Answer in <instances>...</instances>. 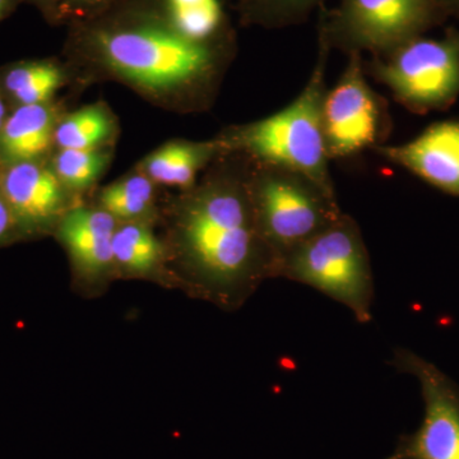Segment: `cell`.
I'll list each match as a JSON object with an SVG mask.
<instances>
[{
	"mask_svg": "<svg viewBox=\"0 0 459 459\" xmlns=\"http://www.w3.org/2000/svg\"><path fill=\"white\" fill-rule=\"evenodd\" d=\"M183 261L193 285L225 307H238L277 262L263 240L249 179L217 178L184 204L178 221Z\"/></svg>",
	"mask_w": 459,
	"mask_h": 459,
	"instance_id": "cell-1",
	"label": "cell"
},
{
	"mask_svg": "<svg viewBox=\"0 0 459 459\" xmlns=\"http://www.w3.org/2000/svg\"><path fill=\"white\" fill-rule=\"evenodd\" d=\"M331 50L327 41L318 35V56L303 92L276 114L238 129L228 143L246 151L256 162L301 172L323 188L336 193L329 174L331 160L322 122Z\"/></svg>",
	"mask_w": 459,
	"mask_h": 459,
	"instance_id": "cell-2",
	"label": "cell"
},
{
	"mask_svg": "<svg viewBox=\"0 0 459 459\" xmlns=\"http://www.w3.org/2000/svg\"><path fill=\"white\" fill-rule=\"evenodd\" d=\"M277 277L319 290L349 307L360 323L371 320L373 272L358 222L342 213L290 253L281 262Z\"/></svg>",
	"mask_w": 459,
	"mask_h": 459,
	"instance_id": "cell-3",
	"label": "cell"
},
{
	"mask_svg": "<svg viewBox=\"0 0 459 459\" xmlns=\"http://www.w3.org/2000/svg\"><path fill=\"white\" fill-rule=\"evenodd\" d=\"M249 178L250 195L263 240L281 262L342 214L336 193L301 172L262 164Z\"/></svg>",
	"mask_w": 459,
	"mask_h": 459,
	"instance_id": "cell-4",
	"label": "cell"
},
{
	"mask_svg": "<svg viewBox=\"0 0 459 459\" xmlns=\"http://www.w3.org/2000/svg\"><path fill=\"white\" fill-rule=\"evenodd\" d=\"M318 35L331 49L373 56L420 38L449 16L440 0H340L320 8Z\"/></svg>",
	"mask_w": 459,
	"mask_h": 459,
	"instance_id": "cell-5",
	"label": "cell"
},
{
	"mask_svg": "<svg viewBox=\"0 0 459 459\" xmlns=\"http://www.w3.org/2000/svg\"><path fill=\"white\" fill-rule=\"evenodd\" d=\"M369 74L412 113L451 107L459 96V31L446 30L442 39L420 36L373 56Z\"/></svg>",
	"mask_w": 459,
	"mask_h": 459,
	"instance_id": "cell-6",
	"label": "cell"
},
{
	"mask_svg": "<svg viewBox=\"0 0 459 459\" xmlns=\"http://www.w3.org/2000/svg\"><path fill=\"white\" fill-rule=\"evenodd\" d=\"M100 45L108 66L143 89H179L213 71L212 49L178 32L126 30L102 35Z\"/></svg>",
	"mask_w": 459,
	"mask_h": 459,
	"instance_id": "cell-7",
	"label": "cell"
},
{
	"mask_svg": "<svg viewBox=\"0 0 459 459\" xmlns=\"http://www.w3.org/2000/svg\"><path fill=\"white\" fill-rule=\"evenodd\" d=\"M322 122L329 160L385 144L392 124L388 104L368 83L361 53L349 54L340 80L325 92Z\"/></svg>",
	"mask_w": 459,
	"mask_h": 459,
	"instance_id": "cell-8",
	"label": "cell"
},
{
	"mask_svg": "<svg viewBox=\"0 0 459 459\" xmlns=\"http://www.w3.org/2000/svg\"><path fill=\"white\" fill-rule=\"evenodd\" d=\"M391 364L418 377L425 416L419 430L402 437L386 459H459L458 386L433 364L409 350H395Z\"/></svg>",
	"mask_w": 459,
	"mask_h": 459,
	"instance_id": "cell-9",
	"label": "cell"
},
{
	"mask_svg": "<svg viewBox=\"0 0 459 459\" xmlns=\"http://www.w3.org/2000/svg\"><path fill=\"white\" fill-rule=\"evenodd\" d=\"M373 151L435 188L459 195V120L433 124L415 140L397 146L382 144Z\"/></svg>",
	"mask_w": 459,
	"mask_h": 459,
	"instance_id": "cell-10",
	"label": "cell"
},
{
	"mask_svg": "<svg viewBox=\"0 0 459 459\" xmlns=\"http://www.w3.org/2000/svg\"><path fill=\"white\" fill-rule=\"evenodd\" d=\"M117 220L99 208H75L63 217L59 237L83 276L98 279L114 265Z\"/></svg>",
	"mask_w": 459,
	"mask_h": 459,
	"instance_id": "cell-11",
	"label": "cell"
},
{
	"mask_svg": "<svg viewBox=\"0 0 459 459\" xmlns=\"http://www.w3.org/2000/svg\"><path fill=\"white\" fill-rule=\"evenodd\" d=\"M3 193L11 212L27 222L47 221L65 204L56 174L30 161L18 162L5 172Z\"/></svg>",
	"mask_w": 459,
	"mask_h": 459,
	"instance_id": "cell-12",
	"label": "cell"
},
{
	"mask_svg": "<svg viewBox=\"0 0 459 459\" xmlns=\"http://www.w3.org/2000/svg\"><path fill=\"white\" fill-rule=\"evenodd\" d=\"M53 115L44 104L22 105L5 120L0 131L3 152L17 162L42 155L54 140Z\"/></svg>",
	"mask_w": 459,
	"mask_h": 459,
	"instance_id": "cell-13",
	"label": "cell"
},
{
	"mask_svg": "<svg viewBox=\"0 0 459 459\" xmlns=\"http://www.w3.org/2000/svg\"><path fill=\"white\" fill-rule=\"evenodd\" d=\"M217 144H166L148 157V178L166 186H192L199 169L217 152Z\"/></svg>",
	"mask_w": 459,
	"mask_h": 459,
	"instance_id": "cell-14",
	"label": "cell"
},
{
	"mask_svg": "<svg viewBox=\"0 0 459 459\" xmlns=\"http://www.w3.org/2000/svg\"><path fill=\"white\" fill-rule=\"evenodd\" d=\"M114 264L132 274H147L162 258V247L153 232L138 223L117 228L113 240Z\"/></svg>",
	"mask_w": 459,
	"mask_h": 459,
	"instance_id": "cell-15",
	"label": "cell"
},
{
	"mask_svg": "<svg viewBox=\"0 0 459 459\" xmlns=\"http://www.w3.org/2000/svg\"><path fill=\"white\" fill-rule=\"evenodd\" d=\"M113 122L101 107H87L56 126L54 141L60 150H96L110 137Z\"/></svg>",
	"mask_w": 459,
	"mask_h": 459,
	"instance_id": "cell-16",
	"label": "cell"
},
{
	"mask_svg": "<svg viewBox=\"0 0 459 459\" xmlns=\"http://www.w3.org/2000/svg\"><path fill=\"white\" fill-rule=\"evenodd\" d=\"M169 7L177 32L190 41L207 45L221 29L220 0H169Z\"/></svg>",
	"mask_w": 459,
	"mask_h": 459,
	"instance_id": "cell-17",
	"label": "cell"
},
{
	"mask_svg": "<svg viewBox=\"0 0 459 459\" xmlns=\"http://www.w3.org/2000/svg\"><path fill=\"white\" fill-rule=\"evenodd\" d=\"M153 201V183L144 175L117 181L102 190L101 208L115 220H134L150 210Z\"/></svg>",
	"mask_w": 459,
	"mask_h": 459,
	"instance_id": "cell-18",
	"label": "cell"
},
{
	"mask_svg": "<svg viewBox=\"0 0 459 459\" xmlns=\"http://www.w3.org/2000/svg\"><path fill=\"white\" fill-rule=\"evenodd\" d=\"M62 72L49 63H33L12 69L5 77L9 92L22 105L44 104L62 84Z\"/></svg>",
	"mask_w": 459,
	"mask_h": 459,
	"instance_id": "cell-19",
	"label": "cell"
},
{
	"mask_svg": "<svg viewBox=\"0 0 459 459\" xmlns=\"http://www.w3.org/2000/svg\"><path fill=\"white\" fill-rule=\"evenodd\" d=\"M108 156L98 150H62L56 159V177L72 188H86L98 180Z\"/></svg>",
	"mask_w": 459,
	"mask_h": 459,
	"instance_id": "cell-20",
	"label": "cell"
},
{
	"mask_svg": "<svg viewBox=\"0 0 459 459\" xmlns=\"http://www.w3.org/2000/svg\"><path fill=\"white\" fill-rule=\"evenodd\" d=\"M325 0H256L255 13L264 25L290 27L300 25L314 9L323 7Z\"/></svg>",
	"mask_w": 459,
	"mask_h": 459,
	"instance_id": "cell-21",
	"label": "cell"
},
{
	"mask_svg": "<svg viewBox=\"0 0 459 459\" xmlns=\"http://www.w3.org/2000/svg\"><path fill=\"white\" fill-rule=\"evenodd\" d=\"M12 222V212L4 199L0 197V238L4 237Z\"/></svg>",
	"mask_w": 459,
	"mask_h": 459,
	"instance_id": "cell-22",
	"label": "cell"
},
{
	"mask_svg": "<svg viewBox=\"0 0 459 459\" xmlns=\"http://www.w3.org/2000/svg\"><path fill=\"white\" fill-rule=\"evenodd\" d=\"M444 7L448 11L449 16L459 18V0H440Z\"/></svg>",
	"mask_w": 459,
	"mask_h": 459,
	"instance_id": "cell-23",
	"label": "cell"
},
{
	"mask_svg": "<svg viewBox=\"0 0 459 459\" xmlns=\"http://www.w3.org/2000/svg\"><path fill=\"white\" fill-rule=\"evenodd\" d=\"M5 108L3 104L2 99H0V131H2L3 126H4L5 120Z\"/></svg>",
	"mask_w": 459,
	"mask_h": 459,
	"instance_id": "cell-24",
	"label": "cell"
},
{
	"mask_svg": "<svg viewBox=\"0 0 459 459\" xmlns=\"http://www.w3.org/2000/svg\"><path fill=\"white\" fill-rule=\"evenodd\" d=\"M5 5H7V0H0V17H2L3 12H4Z\"/></svg>",
	"mask_w": 459,
	"mask_h": 459,
	"instance_id": "cell-25",
	"label": "cell"
}]
</instances>
